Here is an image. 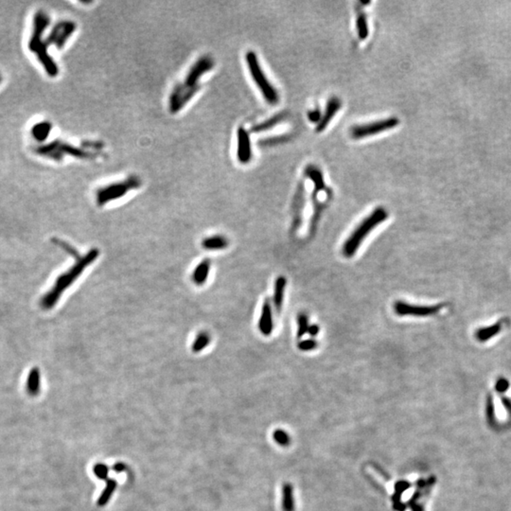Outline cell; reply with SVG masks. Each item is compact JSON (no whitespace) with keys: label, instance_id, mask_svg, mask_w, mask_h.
I'll return each mask as SVG.
<instances>
[{"label":"cell","instance_id":"obj_7","mask_svg":"<svg viewBox=\"0 0 511 511\" xmlns=\"http://www.w3.org/2000/svg\"><path fill=\"white\" fill-rule=\"evenodd\" d=\"M400 124V120L390 117L380 121H372L369 123L354 125L350 129V136L352 140L359 141L369 138L375 135H379L386 131L392 130Z\"/></svg>","mask_w":511,"mask_h":511},{"label":"cell","instance_id":"obj_36","mask_svg":"<svg viewBox=\"0 0 511 511\" xmlns=\"http://www.w3.org/2000/svg\"><path fill=\"white\" fill-rule=\"evenodd\" d=\"M1 80H2V77H1V75H0V82H1Z\"/></svg>","mask_w":511,"mask_h":511},{"label":"cell","instance_id":"obj_22","mask_svg":"<svg viewBox=\"0 0 511 511\" xmlns=\"http://www.w3.org/2000/svg\"><path fill=\"white\" fill-rule=\"evenodd\" d=\"M52 130V124L50 121H41L36 124H34L31 128V136L32 138L38 142H43L46 141Z\"/></svg>","mask_w":511,"mask_h":511},{"label":"cell","instance_id":"obj_5","mask_svg":"<svg viewBox=\"0 0 511 511\" xmlns=\"http://www.w3.org/2000/svg\"><path fill=\"white\" fill-rule=\"evenodd\" d=\"M245 62L248 67V71L250 73L251 77L255 81L257 87L259 88L264 100L272 105L277 104L280 100L279 92L276 89V87L271 83L270 80L267 79L266 74L264 73V71L260 65L257 54L254 51L249 50L245 54Z\"/></svg>","mask_w":511,"mask_h":511},{"label":"cell","instance_id":"obj_23","mask_svg":"<svg viewBox=\"0 0 511 511\" xmlns=\"http://www.w3.org/2000/svg\"><path fill=\"white\" fill-rule=\"evenodd\" d=\"M287 115L282 112V113H279L273 117H271L270 119L266 120V121L261 122L259 124H256L255 126L252 127V132L254 133H261V132H265V131L270 130L273 127L279 125L280 123H281L282 121H284L286 119Z\"/></svg>","mask_w":511,"mask_h":511},{"label":"cell","instance_id":"obj_32","mask_svg":"<svg viewBox=\"0 0 511 511\" xmlns=\"http://www.w3.org/2000/svg\"><path fill=\"white\" fill-rule=\"evenodd\" d=\"M288 140V137H284V136H281V137H277V138H272V139H268V140H265V141H262V143L264 145H272V144H277V143H281L283 141H287Z\"/></svg>","mask_w":511,"mask_h":511},{"label":"cell","instance_id":"obj_24","mask_svg":"<svg viewBox=\"0 0 511 511\" xmlns=\"http://www.w3.org/2000/svg\"><path fill=\"white\" fill-rule=\"evenodd\" d=\"M211 343V335L209 331H200L191 343V349L193 353H199L206 350Z\"/></svg>","mask_w":511,"mask_h":511},{"label":"cell","instance_id":"obj_4","mask_svg":"<svg viewBox=\"0 0 511 511\" xmlns=\"http://www.w3.org/2000/svg\"><path fill=\"white\" fill-rule=\"evenodd\" d=\"M141 185V179L137 175H130L126 179L105 185L96 191V203L99 207H104L108 203L121 199L130 191L140 189Z\"/></svg>","mask_w":511,"mask_h":511},{"label":"cell","instance_id":"obj_26","mask_svg":"<svg viewBox=\"0 0 511 511\" xmlns=\"http://www.w3.org/2000/svg\"><path fill=\"white\" fill-rule=\"evenodd\" d=\"M117 486H118V484H117V482L115 481V480H113V479L107 480L106 488L104 489V491H102V493L100 494V498L98 500V506L103 507V506H105L108 503L111 496H112V494H113V492L116 490Z\"/></svg>","mask_w":511,"mask_h":511},{"label":"cell","instance_id":"obj_18","mask_svg":"<svg viewBox=\"0 0 511 511\" xmlns=\"http://www.w3.org/2000/svg\"><path fill=\"white\" fill-rule=\"evenodd\" d=\"M229 244L227 238L220 234L208 236L202 241V247L207 251H220L225 249Z\"/></svg>","mask_w":511,"mask_h":511},{"label":"cell","instance_id":"obj_14","mask_svg":"<svg viewBox=\"0 0 511 511\" xmlns=\"http://www.w3.org/2000/svg\"><path fill=\"white\" fill-rule=\"evenodd\" d=\"M341 106H342V102L339 100V98L332 97L328 100L325 111L322 115L321 121L316 125V129H315L316 133H322L323 131L326 130V128L329 126V124L333 120L335 115L340 110Z\"/></svg>","mask_w":511,"mask_h":511},{"label":"cell","instance_id":"obj_27","mask_svg":"<svg viewBox=\"0 0 511 511\" xmlns=\"http://www.w3.org/2000/svg\"><path fill=\"white\" fill-rule=\"evenodd\" d=\"M309 317L305 312H300L297 315V338L303 337L309 330Z\"/></svg>","mask_w":511,"mask_h":511},{"label":"cell","instance_id":"obj_6","mask_svg":"<svg viewBox=\"0 0 511 511\" xmlns=\"http://www.w3.org/2000/svg\"><path fill=\"white\" fill-rule=\"evenodd\" d=\"M35 151L43 157L57 162L63 160L64 157L68 155L80 159H91L96 157V154L92 150H82L68 142L61 141H54L49 144L41 145Z\"/></svg>","mask_w":511,"mask_h":511},{"label":"cell","instance_id":"obj_17","mask_svg":"<svg viewBox=\"0 0 511 511\" xmlns=\"http://www.w3.org/2000/svg\"><path fill=\"white\" fill-rule=\"evenodd\" d=\"M305 175L313 183L314 185V191L322 192V191H328L324 175L320 169L315 165H308L305 169Z\"/></svg>","mask_w":511,"mask_h":511},{"label":"cell","instance_id":"obj_35","mask_svg":"<svg viewBox=\"0 0 511 511\" xmlns=\"http://www.w3.org/2000/svg\"><path fill=\"white\" fill-rule=\"evenodd\" d=\"M113 470L116 471V472H118V473H119V472H122V471H124L126 470V465H125V464H123V463H117V464H115V465H114Z\"/></svg>","mask_w":511,"mask_h":511},{"label":"cell","instance_id":"obj_28","mask_svg":"<svg viewBox=\"0 0 511 511\" xmlns=\"http://www.w3.org/2000/svg\"><path fill=\"white\" fill-rule=\"evenodd\" d=\"M52 241H53L56 245L60 246L61 248H62L64 251H66L69 255H71L72 258H74V260H75V261H76L77 259H79L80 256H81L80 253L77 251V249H75L71 244H70V243H69V242H67V241H63V240H60V239H57V238H54V239L52 240Z\"/></svg>","mask_w":511,"mask_h":511},{"label":"cell","instance_id":"obj_3","mask_svg":"<svg viewBox=\"0 0 511 511\" xmlns=\"http://www.w3.org/2000/svg\"><path fill=\"white\" fill-rule=\"evenodd\" d=\"M388 218V212L382 207H379L371 212L370 215L366 217L356 229L351 233L348 240L345 241L342 252L346 258L353 257L358 248L361 246L364 240L368 236L371 231L374 230L379 224Z\"/></svg>","mask_w":511,"mask_h":511},{"label":"cell","instance_id":"obj_33","mask_svg":"<svg viewBox=\"0 0 511 511\" xmlns=\"http://www.w3.org/2000/svg\"><path fill=\"white\" fill-rule=\"evenodd\" d=\"M509 388V381H507L505 378H500L497 383H496V389L500 392L503 391H506Z\"/></svg>","mask_w":511,"mask_h":511},{"label":"cell","instance_id":"obj_29","mask_svg":"<svg viewBox=\"0 0 511 511\" xmlns=\"http://www.w3.org/2000/svg\"><path fill=\"white\" fill-rule=\"evenodd\" d=\"M318 344L317 342L313 339H307V340L301 341L298 343L297 347L302 351H311L315 350L317 348Z\"/></svg>","mask_w":511,"mask_h":511},{"label":"cell","instance_id":"obj_30","mask_svg":"<svg viewBox=\"0 0 511 511\" xmlns=\"http://www.w3.org/2000/svg\"><path fill=\"white\" fill-rule=\"evenodd\" d=\"M94 470V473L97 475V477L99 479H106L107 478V475H108V471L109 469L107 466L103 465V464H97L94 466L93 468Z\"/></svg>","mask_w":511,"mask_h":511},{"label":"cell","instance_id":"obj_11","mask_svg":"<svg viewBox=\"0 0 511 511\" xmlns=\"http://www.w3.org/2000/svg\"><path fill=\"white\" fill-rule=\"evenodd\" d=\"M444 306L442 304H438L436 306H420V305H411L404 301H396L393 308L397 315L400 316H418V317H424V316H431L434 314H437L441 311V309Z\"/></svg>","mask_w":511,"mask_h":511},{"label":"cell","instance_id":"obj_21","mask_svg":"<svg viewBox=\"0 0 511 511\" xmlns=\"http://www.w3.org/2000/svg\"><path fill=\"white\" fill-rule=\"evenodd\" d=\"M503 329L502 322H497L490 327L480 328L475 331V338L479 342L485 343L487 341L491 340L494 336L498 335Z\"/></svg>","mask_w":511,"mask_h":511},{"label":"cell","instance_id":"obj_19","mask_svg":"<svg viewBox=\"0 0 511 511\" xmlns=\"http://www.w3.org/2000/svg\"><path fill=\"white\" fill-rule=\"evenodd\" d=\"M41 390V374L38 367H32L30 369L27 381H26V391L31 397H36L39 395Z\"/></svg>","mask_w":511,"mask_h":511},{"label":"cell","instance_id":"obj_13","mask_svg":"<svg viewBox=\"0 0 511 511\" xmlns=\"http://www.w3.org/2000/svg\"><path fill=\"white\" fill-rule=\"evenodd\" d=\"M237 159L242 165L252 160L250 136L243 127H239L237 130Z\"/></svg>","mask_w":511,"mask_h":511},{"label":"cell","instance_id":"obj_34","mask_svg":"<svg viewBox=\"0 0 511 511\" xmlns=\"http://www.w3.org/2000/svg\"><path fill=\"white\" fill-rule=\"evenodd\" d=\"M319 331H320V329H319L318 325H311V326L309 327L308 332H309V334H310L311 336H312V337H315V336L319 333Z\"/></svg>","mask_w":511,"mask_h":511},{"label":"cell","instance_id":"obj_1","mask_svg":"<svg viewBox=\"0 0 511 511\" xmlns=\"http://www.w3.org/2000/svg\"><path fill=\"white\" fill-rule=\"evenodd\" d=\"M100 251L98 248H92L86 254L77 259L71 268L59 275L51 286V289L41 298V308L44 310H51L54 308L60 300L63 293L80 278L83 271L98 259Z\"/></svg>","mask_w":511,"mask_h":511},{"label":"cell","instance_id":"obj_10","mask_svg":"<svg viewBox=\"0 0 511 511\" xmlns=\"http://www.w3.org/2000/svg\"><path fill=\"white\" fill-rule=\"evenodd\" d=\"M214 65H215L214 60L211 58V56H209V55L202 56L191 66V68L190 69V71H188L183 82L191 87H195V88H200L201 89V79L203 78V76L205 74L212 71V69L214 68Z\"/></svg>","mask_w":511,"mask_h":511},{"label":"cell","instance_id":"obj_25","mask_svg":"<svg viewBox=\"0 0 511 511\" xmlns=\"http://www.w3.org/2000/svg\"><path fill=\"white\" fill-rule=\"evenodd\" d=\"M356 32L358 35V38L360 40H365L369 34V29H368V23H367V17L364 10L362 9H357V16H356Z\"/></svg>","mask_w":511,"mask_h":511},{"label":"cell","instance_id":"obj_12","mask_svg":"<svg viewBox=\"0 0 511 511\" xmlns=\"http://www.w3.org/2000/svg\"><path fill=\"white\" fill-rule=\"evenodd\" d=\"M305 206V186L304 183L300 182L297 186L296 192L294 194L292 200V232L295 233L300 228L302 224V214L303 209Z\"/></svg>","mask_w":511,"mask_h":511},{"label":"cell","instance_id":"obj_8","mask_svg":"<svg viewBox=\"0 0 511 511\" xmlns=\"http://www.w3.org/2000/svg\"><path fill=\"white\" fill-rule=\"evenodd\" d=\"M199 90L200 88L191 87L185 84L183 81L177 82L172 88L169 97V111L171 114L179 113L195 97Z\"/></svg>","mask_w":511,"mask_h":511},{"label":"cell","instance_id":"obj_15","mask_svg":"<svg viewBox=\"0 0 511 511\" xmlns=\"http://www.w3.org/2000/svg\"><path fill=\"white\" fill-rule=\"evenodd\" d=\"M259 330L264 336H270L274 330L273 312L270 300L266 298L261 308V317L259 320Z\"/></svg>","mask_w":511,"mask_h":511},{"label":"cell","instance_id":"obj_31","mask_svg":"<svg viewBox=\"0 0 511 511\" xmlns=\"http://www.w3.org/2000/svg\"><path fill=\"white\" fill-rule=\"evenodd\" d=\"M321 118H322V113L319 108H314V109L308 112V119L312 123L318 124L319 121H321Z\"/></svg>","mask_w":511,"mask_h":511},{"label":"cell","instance_id":"obj_16","mask_svg":"<svg viewBox=\"0 0 511 511\" xmlns=\"http://www.w3.org/2000/svg\"><path fill=\"white\" fill-rule=\"evenodd\" d=\"M211 269V261L210 259H204L201 261L191 273V280L196 286L204 285L209 279Z\"/></svg>","mask_w":511,"mask_h":511},{"label":"cell","instance_id":"obj_2","mask_svg":"<svg viewBox=\"0 0 511 511\" xmlns=\"http://www.w3.org/2000/svg\"><path fill=\"white\" fill-rule=\"evenodd\" d=\"M50 16L47 12L39 10L35 13L33 18L32 32L29 41V50L36 55L47 74L51 78H54L59 74V68L54 59L49 54V47L47 46L46 41L43 40L44 32L50 26Z\"/></svg>","mask_w":511,"mask_h":511},{"label":"cell","instance_id":"obj_20","mask_svg":"<svg viewBox=\"0 0 511 511\" xmlns=\"http://www.w3.org/2000/svg\"><path fill=\"white\" fill-rule=\"evenodd\" d=\"M287 284V280L284 277H279L275 281V289H274V295H273V302L276 311L280 313L282 309L283 305V299H284V292Z\"/></svg>","mask_w":511,"mask_h":511},{"label":"cell","instance_id":"obj_9","mask_svg":"<svg viewBox=\"0 0 511 511\" xmlns=\"http://www.w3.org/2000/svg\"><path fill=\"white\" fill-rule=\"evenodd\" d=\"M77 29V25L74 21L62 20L55 24L50 30L49 36L46 39L48 47L54 46L56 49L62 50L67 42L70 40Z\"/></svg>","mask_w":511,"mask_h":511}]
</instances>
